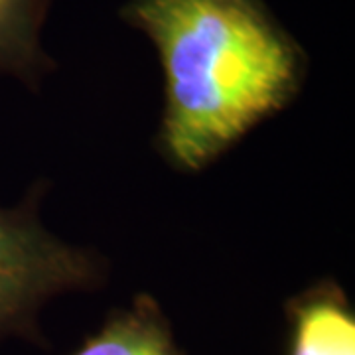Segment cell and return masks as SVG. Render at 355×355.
<instances>
[{
  "label": "cell",
  "instance_id": "5b68a950",
  "mask_svg": "<svg viewBox=\"0 0 355 355\" xmlns=\"http://www.w3.org/2000/svg\"><path fill=\"white\" fill-rule=\"evenodd\" d=\"M50 0H0V71L28 73L42 62L38 32Z\"/></svg>",
  "mask_w": 355,
  "mask_h": 355
},
{
  "label": "cell",
  "instance_id": "7a4b0ae2",
  "mask_svg": "<svg viewBox=\"0 0 355 355\" xmlns=\"http://www.w3.org/2000/svg\"><path fill=\"white\" fill-rule=\"evenodd\" d=\"M89 277L85 254L0 209V334L20 328L44 298Z\"/></svg>",
  "mask_w": 355,
  "mask_h": 355
},
{
  "label": "cell",
  "instance_id": "3957f363",
  "mask_svg": "<svg viewBox=\"0 0 355 355\" xmlns=\"http://www.w3.org/2000/svg\"><path fill=\"white\" fill-rule=\"evenodd\" d=\"M288 355H355V316L334 286H320L288 308Z\"/></svg>",
  "mask_w": 355,
  "mask_h": 355
},
{
  "label": "cell",
  "instance_id": "6da1fadb",
  "mask_svg": "<svg viewBox=\"0 0 355 355\" xmlns=\"http://www.w3.org/2000/svg\"><path fill=\"white\" fill-rule=\"evenodd\" d=\"M166 76V148L198 170L296 91L300 51L257 0H130Z\"/></svg>",
  "mask_w": 355,
  "mask_h": 355
},
{
  "label": "cell",
  "instance_id": "277c9868",
  "mask_svg": "<svg viewBox=\"0 0 355 355\" xmlns=\"http://www.w3.org/2000/svg\"><path fill=\"white\" fill-rule=\"evenodd\" d=\"M73 355H180L158 306L139 298L91 336Z\"/></svg>",
  "mask_w": 355,
  "mask_h": 355
}]
</instances>
